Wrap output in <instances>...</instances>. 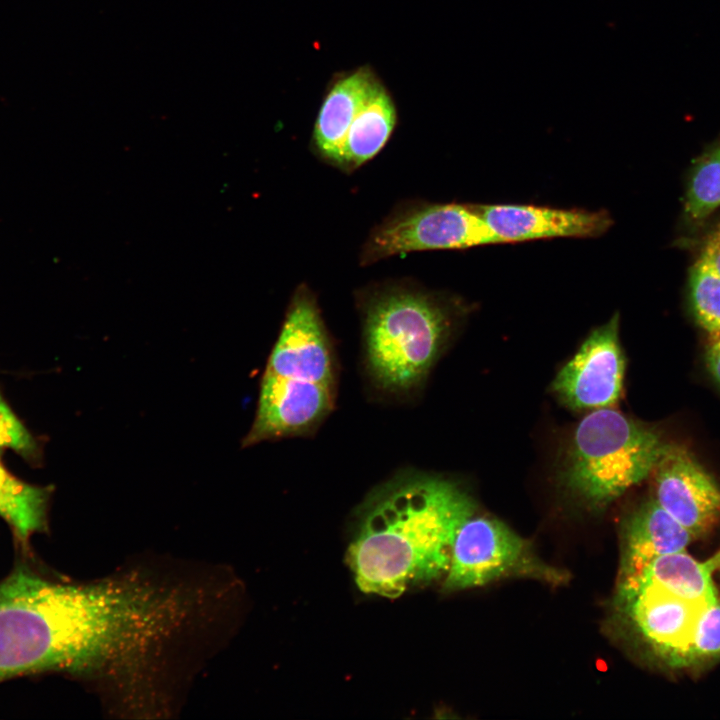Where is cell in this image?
Listing matches in <instances>:
<instances>
[{"instance_id": "obj_1", "label": "cell", "mask_w": 720, "mask_h": 720, "mask_svg": "<svg viewBox=\"0 0 720 720\" xmlns=\"http://www.w3.org/2000/svg\"><path fill=\"white\" fill-rule=\"evenodd\" d=\"M175 623L171 592L139 577L73 584L18 568L0 582V682L128 673Z\"/></svg>"}, {"instance_id": "obj_2", "label": "cell", "mask_w": 720, "mask_h": 720, "mask_svg": "<svg viewBox=\"0 0 720 720\" xmlns=\"http://www.w3.org/2000/svg\"><path fill=\"white\" fill-rule=\"evenodd\" d=\"M476 510L440 476L405 472L377 487L357 511L346 553L358 588L396 598L445 576L458 529Z\"/></svg>"}, {"instance_id": "obj_3", "label": "cell", "mask_w": 720, "mask_h": 720, "mask_svg": "<svg viewBox=\"0 0 720 720\" xmlns=\"http://www.w3.org/2000/svg\"><path fill=\"white\" fill-rule=\"evenodd\" d=\"M335 385L328 334L314 294L302 284L266 364L255 420L242 446L311 432L334 407Z\"/></svg>"}, {"instance_id": "obj_4", "label": "cell", "mask_w": 720, "mask_h": 720, "mask_svg": "<svg viewBox=\"0 0 720 720\" xmlns=\"http://www.w3.org/2000/svg\"><path fill=\"white\" fill-rule=\"evenodd\" d=\"M358 299L376 384L396 393L422 384L450 333L457 303L408 281L377 283Z\"/></svg>"}, {"instance_id": "obj_5", "label": "cell", "mask_w": 720, "mask_h": 720, "mask_svg": "<svg viewBox=\"0 0 720 720\" xmlns=\"http://www.w3.org/2000/svg\"><path fill=\"white\" fill-rule=\"evenodd\" d=\"M666 446L648 426L611 407L595 409L574 431L565 481L588 503L606 505L648 477Z\"/></svg>"}, {"instance_id": "obj_6", "label": "cell", "mask_w": 720, "mask_h": 720, "mask_svg": "<svg viewBox=\"0 0 720 720\" xmlns=\"http://www.w3.org/2000/svg\"><path fill=\"white\" fill-rule=\"evenodd\" d=\"M497 244L476 204L411 201L395 208L370 232L361 265L427 250L467 249Z\"/></svg>"}, {"instance_id": "obj_7", "label": "cell", "mask_w": 720, "mask_h": 720, "mask_svg": "<svg viewBox=\"0 0 720 720\" xmlns=\"http://www.w3.org/2000/svg\"><path fill=\"white\" fill-rule=\"evenodd\" d=\"M513 576L559 584L567 575L537 558L503 522L474 512L458 529L443 589L458 591Z\"/></svg>"}, {"instance_id": "obj_8", "label": "cell", "mask_w": 720, "mask_h": 720, "mask_svg": "<svg viewBox=\"0 0 720 720\" xmlns=\"http://www.w3.org/2000/svg\"><path fill=\"white\" fill-rule=\"evenodd\" d=\"M619 314L594 329L553 381V390L573 409L612 407L619 400L625 360L619 342Z\"/></svg>"}, {"instance_id": "obj_9", "label": "cell", "mask_w": 720, "mask_h": 720, "mask_svg": "<svg viewBox=\"0 0 720 720\" xmlns=\"http://www.w3.org/2000/svg\"><path fill=\"white\" fill-rule=\"evenodd\" d=\"M653 474V500L695 539L720 521V486L680 446L667 444Z\"/></svg>"}, {"instance_id": "obj_10", "label": "cell", "mask_w": 720, "mask_h": 720, "mask_svg": "<svg viewBox=\"0 0 720 720\" xmlns=\"http://www.w3.org/2000/svg\"><path fill=\"white\" fill-rule=\"evenodd\" d=\"M616 600L635 630L658 656L672 666H685L692 627L705 602H691L649 588L617 590Z\"/></svg>"}, {"instance_id": "obj_11", "label": "cell", "mask_w": 720, "mask_h": 720, "mask_svg": "<svg viewBox=\"0 0 720 720\" xmlns=\"http://www.w3.org/2000/svg\"><path fill=\"white\" fill-rule=\"evenodd\" d=\"M476 206L498 243L557 237H598L613 224L609 214L602 210L557 209L523 204Z\"/></svg>"}, {"instance_id": "obj_12", "label": "cell", "mask_w": 720, "mask_h": 720, "mask_svg": "<svg viewBox=\"0 0 720 720\" xmlns=\"http://www.w3.org/2000/svg\"><path fill=\"white\" fill-rule=\"evenodd\" d=\"M692 540L653 499L643 503L623 527L619 581L637 576L659 556L685 551Z\"/></svg>"}, {"instance_id": "obj_13", "label": "cell", "mask_w": 720, "mask_h": 720, "mask_svg": "<svg viewBox=\"0 0 720 720\" xmlns=\"http://www.w3.org/2000/svg\"><path fill=\"white\" fill-rule=\"evenodd\" d=\"M377 80L368 67H361L333 81L312 133V148L321 160L336 167L347 131Z\"/></svg>"}, {"instance_id": "obj_14", "label": "cell", "mask_w": 720, "mask_h": 720, "mask_svg": "<svg viewBox=\"0 0 720 720\" xmlns=\"http://www.w3.org/2000/svg\"><path fill=\"white\" fill-rule=\"evenodd\" d=\"M719 567L715 554L699 561L686 550L659 556L637 576L619 581L617 590L655 589L691 602H706L718 596L712 575Z\"/></svg>"}, {"instance_id": "obj_15", "label": "cell", "mask_w": 720, "mask_h": 720, "mask_svg": "<svg viewBox=\"0 0 720 720\" xmlns=\"http://www.w3.org/2000/svg\"><path fill=\"white\" fill-rule=\"evenodd\" d=\"M396 121L394 101L377 80L347 131L336 168L350 173L371 160L389 140Z\"/></svg>"}, {"instance_id": "obj_16", "label": "cell", "mask_w": 720, "mask_h": 720, "mask_svg": "<svg viewBox=\"0 0 720 720\" xmlns=\"http://www.w3.org/2000/svg\"><path fill=\"white\" fill-rule=\"evenodd\" d=\"M51 489L11 474L0 460V517L22 542L47 528Z\"/></svg>"}, {"instance_id": "obj_17", "label": "cell", "mask_w": 720, "mask_h": 720, "mask_svg": "<svg viewBox=\"0 0 720 720\" xmlns=\"http://www.w3.org/2000/svg\"><path fill=\"white\" fill-rule=\"evenodd\" d=\"M720 206V146L703 154L692 167L684 200L688 220L706 219Z\"/></svg>"}, {"instance_id": "obj_18", "label": "cell", "mask_w": 720, "mask_h": 720, "mask_svg": "<svg viewBox=\"0 0 720 720\" xmlns=\"http://www.w3.org/2000/svg\"><path fill=\"white\" fill-rule=\"evenodd\" d=\"M689 293L697 323L710 336L720 333V276L703 254L690 269Z\"/></svg>"}, {"instance_id": "obj_19", "label": "cell", "mask_w": 720, "mask_h": 720, "mask_svg": "<svg viewBox=\"0 0 720 720\" xmlns=\"http://www.w3.org/2000/svg\"><path fill=\"white\" fill-rule=\"evenodd\" d=\"M720 656V597L702 604L690 634L685 666Z\"/></svg>"}, {"instance_id": "obj_20", "label": "cell", "mask_w": 720, "mask_h": 720, "mask_svg": "<svg viewBox=\"0 0 720 720\" xmlns=\"http://www.w3.org/2000/svg\"><path fill=\"white\" fill-rule=\"evenodd\" d=\"M0 448H11L23 457L36 456L38 447L29 431L0 395Z\"/></svg>"}, {"instance_id": "obj_21", "label": "cell", "mask_w": 720, "mask_h": 720, "mask_svg": "<svg viewBox=\"0 0 720 720\" xmlns=\"http://www.w3.org/2000/svg\"><path fill=\"white\" fill-rule=\"evenodd\" d=\"M706 365L713 378L720 384V333L711 336L705 354Z\"/></svg>"}, {"instance_id": "obj_22", "label": "cell", "mask_w": 720, "mask_h": 720, "mask_svg": "<svg viewBox=\"0 0 720 720\" xmlns=\"http://www.w3.org/2000/svg\"><path fill=\"white\" fill-rule=\"evenodd\" d=\"M702 254L710 261L720 276V239L713 233L705 242Z\"/></svg>"}, {"instance_id": "obj_23", "label": "cell", "mask_w": 720, "mask_h": 720, "mask_svg": "<svg viewBox=\"0 0 720 720\" xmlns=\"http://www.w3.org/2000/svg\"><path fill=\"white\" fill-rule=\"evenodd\" d=\"M712 233L720 239V224L717 226L716 230H714Z\"/></svg>"}, {"instance_id": "obj_24", "label": "cell", "mask_w": 720, "mask_h": 720, "mask_svg": "<svg viewBox=\"0 0 720 720\" xmlns=\"http://www.w3.org/2000/svg\"><path fill=\"white\" fill-rule=\"evenodd\" d=\"M717 554H718V556H719V567H718V569H720V551H719Z\"/></svg>"}]
</instances>
